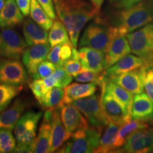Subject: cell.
<instances>
[{
	"label": "cell",
	"mask_w": 153,
	"mask_h": 153,
	"mask_svg": "<svg viewBox=\"0 0 153 153\" xmlns=\"http://www.w3.org/2000/svg\"><path fill=\"white\" fill-rule=\"evenodd\" d=\"M53 74L57 80V87L65 88L67 86L70 85L73 79L71 74H69L62 67L57 68Z\"/></svg>",
	"instance_id": "d590c367"
},
{
	"label": "cell",
	"mask_w": 153,
	"mask_h": 153,
	"mask_svg": "<svg viewBox=\"0 0 153 153\" xmlns=\"http://www.w3.org/2000/svg\"><path fill=\"white\" fill-rule=\"evenodd\" d=\"M1 31H0V58H1Z\"/></svg>",
	"instance_id": "681fc988"
},
{
	"label": "cell",
	"mask_w": 153,
	"mask_h": 153,
	"mask_svg": "<svg viewBox=\"0 0 153 153\" xmlns=\"http://www.w3.org/2000/svg\"><path fill=\"white\" fill-rule=\"evenodd\" d=\"M152 152H153V148H152Z\"/></svg>",
	"instance_id": "f907efd6"
},
{
	"label": "cell",
	"mask_w": 153,
	"mask_h": 153,
	"mask_svg": "<svg viewBox=\"0 0 153 153\" xmlns=\"http://www.w3.org/2000/svg\"><path fill=\"white\" fill-rule=\"evenodd\" d=\"M22 86L0 84V113L9 106L12 99L22 90Z\"/></svg>",
	"instance_id": "4dcf8cb0"
},
{
	"label": "cell",
	"mask_w": 153,
	"mask_h": 153,
	"mask_svg": "<svg viewBox=\"0 0 153 153\" xmlns=\"http://www.w3.org/2000/svg\"><path fill=\"white\" fill-rule=\"evenodd\" d=\"M143 66H146V61L144 58L136 55L128 54L105 70V79L136 70Z\"/></svg>",
	"instance_id": "ac0fdd59"
},
{
	"label": "cell",
	"mask_w": 153,
	"mask_h": 153,
	"mask_svg": "<svg viewBox=\"0 0 153 153\" xmlns=\"http://www.w3.org/2000/svg\"><path fill=\"white\" fill-rule=\"evenodd\" d=\"M34 148V144L33 145H16V147L15 148L14 152H19V153H23V152H33Z\"/></svg>",
	"instance_id": "7bdbcfd3"
},
{
	"label": "cell",
	"mask_w": 153,
	"mask_h": 153,
	"mask_svg": "<svg viewBox=\"0 0 153 153\" xmlns=\"http://www.w3.org/2000/svg\"><path fill=\"white\" fill-rule=\"evenodd\" d=\"M16 147V140L10 129L0 128V153L13 152Z\"/></svg>",
	"instance_id": "d6a6232c"
},
{
	"label": "cell",
	"mask_w": 153,
	"mask_h": 153,
	"mask_svg": "<svg viewBox=\"0 0 153 153\" xmlns=\"http://www.w3.org/2000/svg\"><path fill=\"white\" fill-rule=\"evenodd\" d=\"M97 90V85L95 83H72L65 88L64 106L71 104L76 99L85 98L94 94Z\"/></svg>",
	"instance_id": "cb8c5ba5"
},
{
	"label": "cell",
	"mask_w": 153,
	"mask_h": 153,
	"mask_svg": "<svg viewBox=\"0 0 153 153\" xmlns=\"http://www.w3.org/2000/svg\"><path fill=\"white\" fill-rule=\"evenodd\" d=\"M41 116V112L30 111L19 118L14 129L17 145H27L35 143L38 124Z\"/></svg>",
	"instance_id": "52a82bcc"
},
{
	"label": "cell",
	"mask_w": 153,
	"mask_h": 153,
	"mask_svg": "<svg viewBox=\"0 0 153 153\" xmlns=\"http://www.w3.org/2000/svg\"><path fill=\"white\" fill-rule=\"evenodd\" d=\"M30 16L34 22L46 30L51 29L53 26V19L48 15L38 0L30 1Z\"/></svg>",
	"instance_id": "f546056e"
},
{
	"label": "cell",
	"mask_w": 153,
	"mask_h": 153,
	"mask_svg": "<svg viewBox=\"0 0 153 153\" xmlns=\"http://www.w3.org/2000/svg\"><path fill=\"white\" fill-rule=\"evenodd\" d=\"M30 1L31 0H16L17 5L24 16H28L30 14Z\"/></svg>",
	"instance_id": "60d3db41"
},
{
	"label": "cell",
	"mask_w": 153,
	"mask_h": 153,
	"mask_svg": "<svg viewBox=\"0 0 153 153\" xmlns=\"http://www.w3.org/2000/svg\"><path fill=\"white\" fill-rule=\"evenodd\" d=\"M57 67L51 61H43L39 65L36 70V74L33 76V79H43L51 76L54 73Z\"/></svg>",
	"instance_id": "836d02e7"
},
{
	"label": "cell",
	"mask_w": 153,
	"mask_h": 153,
	"mask_svg": "<svg viewBox=\"0 0 153 153\" xmlns=\"http://www.w3.org/2000/svg\"><path fill=\"white\" fill-rule=\"evenodd\" d=\"M55 108H48L43 115L41 125L36 137L33 152L48 153L51 152V139L52 124Z\"/></svg>",
	"instance_id": "5bb4252c"
},
{
	"label": "cell",
	"mask_w": 153,
	"mask_h": 153,
	"mask_svg": "<svg viewBox=\"0 0 153 153\" xmlns=\"http://www.w3.org/2000/svg\"><path fill=\"white\" fill-rule=\"evenodd\" d=\"M119 33L117 28L97 16L94 22L86 27L80 39L79 47H89L102 51L106 54L115 36Z\"/></svg>",
	"instance_id": "3957f363"
},
{
	"label": "cell",
	"mask_w": 153,
	"mask_h": 153,
	"mask_svg": "<svg viewBox=\"0 0 153 153\" xmlns=\"http://www.w3.org/2000/svg\"><path fill=\"white\" fill-rule=\"evenodd\" d=\"M131 52L145 60L153 54V24L145 25L139 30L126 34Z\"/></svg>",
	"instance_id": "8992f818"
},
{
	"label": "cell",
	"mask_w": 153,
	"mask_h": 153,
	"mask_svg": "<svg viewBox=\"0 0 153 153\" xmlns=\"http://www.w3.org/2000/svg\"><path fill=\"white\" fill-rule=\"evenodd\" d=\"M153 128L147 127L134 131L120 150L123 152L145 153L152 152Z\"/></svg>",
	"instance_id": "8fae6325"
},
{
	"label": "cell",
	"mask_w": 153,
	"mask_h": 153,
	"mask_svg": "<svg viewBox=\"0 0 153 153\" xmlns=\"http://www.w3.org/2000/svg\"><path fill=\"white\" fill-rule=\"evenodd\" d=\"M26 107V101L21 98L16 99L9 108L0 113V128L14 130Z\"/></svg>",
	"instance_id": "ffe728a7"
},
{
	"label": "cell",
	"mask_w": 153,
	"mask_h": 153,
	"mask_svg": "<svg viewBox=\"0 0 153 153\" xmlns=\"http://www.w3.org/2000/svg\"><path fill=\"white\" fill-rule=\"evenodd\" d=\"M101 87L113 96L123 106L126 112L131 116V108L133 101V94L112 82H104Z\"/></svg>",
	"instance_id": "d4e9b609"
},
{
	"label": "cell",
	"mask_w": 153,
	"mask_h": 153,
	"mask_svg": "<svg viewBox=\"0 0 153 153\" xmlns=\"http://www.w3.org/2000/svg\"><path fill=\"white\" fill-rule=\"evenodd\" d=\"M28 43L13 28H1V56L19 60L28 48Z\"/></svg>",
	"instance_id": "9c48e42d"
},
{
	"label": "cell",
	"mask_w": 153,
	"mask_h": 153,
	"mask_svg": "<svg viewBox=\"0 0 153 153\" xmlns=\"http://www.w3.org/2000/svg\"><path fill=\"white\" fill-rule=\"evenodd\" d=\"M29 87L39 103L41 101L44 95L49 90L44 83L43 79H34V81L29 84Z\"/></svg>",
	"instance_id": "e575fe53"
},
{
	"label": "cell",
	"mask_w": 153,
	"mask_h": 153,
	"mask_svg": "<svg viewBox=\"0 0 153 153\" xmlns=\"http://www.w3.org/2000/svg\"><path fill=\"white\" fill-rule=\"evenodd\" d=\"M48 43H39L27 48L22 55V62L29 75L33 77L38 65L45 61L51 51Z\"/></svg>",
	"instance_id": "4fadbf2b"
},
{
	"label": "cell",
	"mask_w": 153,
	"mask_h": 153,
	"mask_svg": "<svg viewBox=\"0 0 153 153\" xmlns=\"http://www.w3.org/2000/svg\"><path fill=\"white\" fill-rule=\"evenodd\" d=\"M22 29L25 41L29 46L36 44L47 43L48 41L47 30L30 19L24 21Z\"/></svg>",
	"instance_id": "603a6c76"
},
{
	"label": "cell",
	"mask_w": 153,
	"mask_h": 153,
	"mask_svg": "<svg viewBox=\"0 0 153 153\" xmlns=\"http://www.w3.org/2000/svg\"><path fill=\"white\" fill-rule=\"evenodd\" d=\"M56 14L68 30L74 48L82 28L99 14L100 9L86 0H54Z\"/></svg>",
	"instance_id": "6da1fadb"
},
{
	"label": "cell",
	"mask_w": 153,
	"mask_h": 153,
	"mask_svg": "<svg viewBox=\"0 0 153 153\" xmlns=\"http://www.w3.org/2000/svg\"><path fill=\"white\" fill-rule=\"evenodd\" d=\"M146 76L150 80L151 82H153V67L152 68H148V71H147Z\"/></svg>",
	"instance_id": "7dc6e473"
},
{
	"label": "cell",
	"mask_w": 153,
	"mask_h": 153,
	"mask_svg": "<svg viewBox=\"0 0 153 153\" xmlns=\"http://www.w3.org/2000/svg\"><path fill=\"white\" fill-rule=\"evenodd\" d=\"M132 118L137 120H152L153 118V103L145 93L137 94L133 97L131 108Z\"/></svg>",
	"instance_id": "44dd1931"
},
{
	"label": "cell",
	"mask_w": 153,
	"mask_h": 153,
	"mask_svg": "<svg viewBox=\"0 0 153 153\" xmlns=\"http://www.w3.org/2000/svg\"><path fill=\"white\" fill-rule=\"evenodd\" d=\"M79 60L83 69L97 72L105 70V53L89 47L79 48Z\"/></svg>",
	"instance_id": "e0dca14e"
},
{
	"label": "cell",
	"mask_w": 153,
	"mask_h": 153,
	"mask_svg": "<svg viewBox=\"0 0 153 153\" xmlns=\"http://www.w3.org/2000/svg\"><path fill=\"white\" fill-rule=\"evenodd\" d=\"M73 48L74 46L72 43H65L62 44L60 49V57L63 63L72 57Z\"/></svg>",
	"instance_id": "ab89813d"
},
{
	"label": "cell",
	"mask_w": 153,
	"mask_h": 153,
	"mask_svg": "<svg viewBox=\"0 0 153 153\" xmlns=\"http://www.w3.org/2000/svg\"><path fill=\"white\" fill-rule=\"evenodd\" d=\"M24 65L16 59L0 58V83L22 86L29 82Z\"/></svg>",
	"instance_id": "ba28073f"
},
{
	"label": "cell",
	"mask_w": 153,
	"mask_h": 153,
	"mask_svg": "<svg viewBox=\"0 0 153 153\" xmlns=\"http://www.w3.org/2000/svg\"><path fill=\"white\" fill-rule=\"evenodd\" d=\"M48 41L51 47L65 43H72L68 31L60 21L55 20L50 29Z\"/></svg>",
	"instance_id": "f1b7e54d"
},
{
	"label": "cell",
	"mask_w": 153,
	"mask_h": 153,
	"mask_svg": "<svg viewBox=\"0 0 153 153\" xmlns=\"http://www.w3.org/2000/svg\"><path fill=\"white\" fill-rule=\"evenodd\" d=\"M61 45L62 44H58L53 46V48L50 51L47 57L48 60L52 62L57 68H61L64 64L60 57Z\"/></svg>",
	"instance_id": "74e56055"
},
{
	"label": "cell",
	"mask_w": 153,
	"mask_h": 153,
	"mask_svg": "<svg viewBox=\"0 0 153 153\" xmlns=\"http://www.w3.org/2000/svg\"><path fill=\"white\" fill-rule=\"evenodd\" d=\"M24 21V14L17 5L16 0H7L0 11V27L13 28Z\"/></svg>",
	"instance_id": "7402d4cb"
},
{
	"label": "cell",
	"mask_w": 153,
	"mask_h": 153,
	"mask_svg": "<svg viewBox=\"0 0 153 153\" xmlns=\"http://www.w3.org/2000/svg\"><path fill=\"white\" fill-rule=\"evenodd\" d=\"M145 89L149 98L153 103V82H151L147 76L145 81Z\"/></svg>",
	"instance_id": "ee69618b"
},
{
	"label": "cell",
	"mask_w": 153,
	"mask_h": 153,
	"mask_svg": "<svg viewBox=\"0 0 153 153\" xmlns=\"http://www.w3.org/2000/svg\"><path fill=\"white\" fill-rule=\"evenodd\" d=\"M60 109L61 108H56L54 110L51 131V152H56L72 136V133H69L63 125Z\"/></svg>",
	"instance_id": "d6986e66"
},
{
	"label": "cell",
	"mask_w": 153,
	"mask_h": 153,
	"mask_svg": "<svg viewBox=\"0 0 153 153\" xmlns=\"http://www.w3.org/2000/svg\"><path fill=\"white\" fill-rule=\"evenodd\" d=\"M148 68L141 67L136 70L113 76L105 79V82H112L134 94L142 93L144 91Z\"/></svg>",
	"instance_id": "30bf717a"
},
{
	"label": "cell",
	"mask_w": 153,
	"mask_h": 153,
	"mask_svg": "<svg viewBox=\"0 0 153 153\" xmlns=\"http://www.w3.org/2000/svg\"><path fill=\"white\" fill-rule=\"evenodd\" d=\"M145 61H146V66H147V68H148V69L152 68L153 67V54L151 55L150 57H148V59H146Z\"/></svg>",
	"instance_id": "bcb514c9"
},
{
	"label": "cell",
	"mask_w": 153,
	"mask_h": 153,
	"mask_svg": "<svg viewBox=\"0 0 153 153\" xmlns=\"http://www.w3.org/2000/svg\"><path fill=\"white\" fill-rule=\"evenodd\" d=\"M114 1H116V0H114Z\"/></svg>",
	"instance_id": "f5cc1de1"
},
{
	"label": "cell",
	"mask_w": 153,
	"mask_h": 153,
	"mask_svg": "<svg viewBox=\"0 0 153 153\" xmlns=\"http://www.w3.org/2000/svg\"><path fill=\"white\" fill-rule=\"evenodd\" d=\"M94 5H95L97 8L100 9L101 7L102 6L103 3L104 2L105 0H89Z\"/></svg>",
	"instance_id": "f6af8a7d"
},
{
	"label": "cell",
	"mask_w": 153,
	"mask_h": 153,
	"mask_svg": "<svg viewBox=\"0 0 153 153\" xmlns=\"http://www.w3.org/2000/svg\"><path fill=\"white\" fill-rule=\"evenodd\" d=\"M120 126L114 122H109L106 126L104 134L99 140L98 148L95 152L106 153L114 150V144Z\"/></svg>",
	"instance_id": "4316f807"
},
{
	"label": "cell",
	"mask_w": 153,
	"mask_h": 153,
	"mask_svg": "<svg viewBox=\"0 0 153 153\" xmlns=\"http://www.w3.org/2000/svg\"><path fill=\"white\" fill-rule=\"evenodd\" d=\"M65 89L64 88L55 87L49 89L44 95L40 104L43 108H62L64 106Z\"/></svg>",
	"instance_id": "83f0119b"
},
{
	"label": "cell",
	"mask_w": 153,
	"mask_h": 153,
	"mask_svg": "<svg viewBox=\"0 0 153 153\" xmlns=\"http://www.w3.org/2000/svg\"><path fill=\"white\" fill-rule=\"evenodd\" d=\"M60 116L63 125L69 133L72 134L78 130L89 127L87 118L82 116L81 111L73 104L63 106L60 109Z\"/></svg>",
	"instance_id": "9a60e30c"
},
{
	"label": "cell",
	"mask_w": 153,
	"mask_h": 153,
	"mask_svg": "<svg viewBox=\"0 0 153 153\" xmlns=\"http://www.w3.org/2000/svg\"><path fill=\"white\" fill-rule=\"evenodd\" d=\"M146 121L142 120L131 119L126 121L125 123L120 127L119 131L118 132L117 136H116V142L114 144V150H118V148H121L125 144L128 137L137 130L149 127L148 124L145 123Z\"/></svg>",
	"instance_id": "484cf974"
},
{
	"label": "cell",
	"mask_w": 153,
	"mask_h": 153,
	"mask_svg": "<svg viewBox=\"0 0 153 153\" xmlns=\"http://www.w3.org/2000/svg\"><path fill=\"white\" fill-rule=\"evenodd\" d=\"M142 1L143 0H118L117 4H116V7L121 9H128Z\"/></svg>",
	"instance_id": "b9f144b4"
},
{
	"label": "cell",
	"mask_w": 153,
	"mask_h": 153,
	"mask_svg": "<svg viewBox=\"0 0 153 153\" xmlns=\"http://www.w3.org/2000/svg\"><path fill=\"white\" fill-rule=\"evenodd\" d=\"M153 22V0H143L116 15L113 23L121 35H126Z\"/></svg>",
	"instance_id": "7a4b0ae2"
},
{
	"label": "cell",
	"mask_w": 153,
	"mask_h": 153,
	"mask_svg": "<svg viewBox=\"0 0 153 153\" xmlns=\"http://www.w3.org/2000/svg\"><path fill=\"white\" fill-rule=\"evenodd\" d=\"M71 104L81 111L91 126L102 130L110 122L103 110L101 97L99 95L93 94L85 98L76 99L72 101Z\"/></svg>",
	"instance_id": "5b68a950"
},
{
	"label": "cell",
	"mask_w": 153,
	"mask_h": 153,
	"mask_svg": "<svg viewBox=\"0 0 153 153\" xmlns=\"http://www.w3.org/2000/svg\"><path fill=\"white\" fill-rule=\"evenodd\" d=\"M62 68L72 76L79 72L83 69L80 60L74 58H70L66 60L63 64Z\"/></svg>",
	"instance_id": "8d00e7d4"
},
{
	"label": "cell",
	"mask_w": 153,
	"mask_h": 153,
	"mask_svg": "<svg viewBox=\"0 0 153 153\" xmlns=\"http://www.w3.org/2000/svg\"><path fill=\"white\" fill-rule=\"evenodd\" d=\"M152 120H153V118H152Z\"/></svg>",
	"instance_id": "816d5d0a"
},
{
	"label": "cell",
	"mask_w": 153,
	"mask_h": 153,
	"mask_svg": "<svg viewBox=\"0 0 153 153\" xmlns=\"http://www.w3.org/2000/svg\"><path fill=\"white\" fill-rule=\"evenodd\" d=\"M6 1H7V0H0V11H1V9H3L4 6L6 3Z\"/></svg>",
	"instance_id": "c3c4849f"
},
{
	"label": "cell",
	"mask_w": 153,
	"mask_h": 153,
	"mask_svg": "<svg viewBox=\"0 0 153 153\" xmlns=\"http://www.w3.org/2000/svg\"><path fill=\"white\" fill-rule=\"evenodd\" d=\"M101 103L103 110L109 121L121 126L132 118L131 115L126 112L123 106L104 89H101Z\"/></svg>",
	"instance_id": "7c38bea8"
},
{
	"label": "cell",
	"mask_w": 153,
	"mask_h": 153,
	"mask_svg": "<svg viewBox=\"0 0 153 153\" xmlns=\"http://www.w3.org/2000/svg\"><path fill=\"white\" fill-rule=\"evenodd\" d=\"M40 4L43 7L48 15L53 20L56 19V11L54 6V0H38Z\"/></svg>",
	"instance_id": "f35d334b"
},
{
	"label": "cell",
	"mask_w": 153,
	"mask_h": 153,
	"mask_svg": "<svg viewBox=\"0 0 153 153\" xmlns=\"http://www.w3.org/2000/svg\"><path fill=\"white\" fill-rule=\"evenodd\" d=\"M101 131L97 128L88 127L78 130L61 147L58 152L89 153L95 152L101 138Z\"/></svg>",
	"instance_id": "277c9868"
},
{
	"label": "cell",
	"mask_w": 153,
	"mask_h": 153,
	"mask_svg": "<svg viewBox=\"0 0 153 153\" xmlns=\"http://www.w3.org/2000/svg\"><path fill=\"white\" fill-rule=\"evenodd\" d=\"M104 71L101 72H97L92 71V70L82 69L81 71L73 76V77L74 80L77 82H82V83H95L101 87V85L105 82Z\"/></svg>",
	"instance_id": "1f68e13d"
},
{
	"label": "cell",
	"mask_w": 153,
	"mask_h": 153,
	"mask_svg": "<svg viewBox=\"0 0 153 153\" xmlns=\"http://www.w3.org/2000/svg\"><path fill=\"white\" fill-rule=\"evenodd\" d=\"M131 52V48L126 35L118 33L113 39L111 44L105 54V70Z\"/></svg>",
	"instance_id": "2e32d148"
}]
</instances>
